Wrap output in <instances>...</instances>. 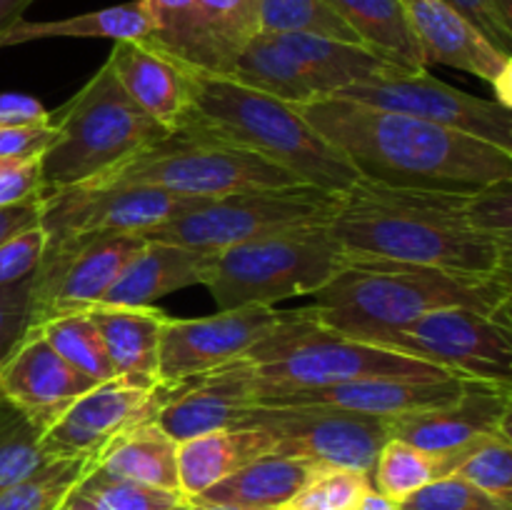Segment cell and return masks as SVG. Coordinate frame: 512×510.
I'll return each instance as SVG.
<instances>
[{"label":"cell","instance_id":"7","mask_svg":"<svg viewBox=\"0 0 512 510\" xmlns=\"http://www.w3.org/2000/svg\"><path fill=\"white\" fill-rule=\"evenodd\" d=\"M350 265L353 260L335 243L328 225H305L218 250L203 285L218 310L275 308L285 298L315 295Z\"/></svg>","mask_w":512,"mask_h":510},{"label":"cell","instance_id":"26","mask_svg":"<svg viewBox=\"0 0 512 510\" xmlns=\"http://www.w3.org/2000/svg\"><path fill=\"white\" fill-rule=\"evenodd\" d=\"M265 453H273V438L265 430L248 428V425L183 440L178 443L180 493L188 500L198 498L215 483Z\"/></svg>","mask_w":512,"mask_h":510},{"label":"cell","instance_id":"2","mask_svg":"<svg viewBox=\"0 0 512 510\" xmlns=\"http://www.w3.org/2000/svg\"><path fill=\"white\" fill-rule=\"evenodd\" d=\"M295 108L370 183L438 193L512 183V153L458 130L335 95H315Z\"/></svg>","mask_w":512,"mask_h":510},{"label":"cell","instance_id":"21","mask_svg":"<svg viewBox=\"0 0 512 510\" xmlns=\"http://www.w3.org/2000/svg\"><path fill=\"white\" fill-rule=\"evenodd\" d=\"M93 385V380L70 368L35 330L25 335L0 368V393L43 433Z\"/></svg>","mask_w":512,"mask_h":510},{"label":"cell","instance_id":"54","mask_svg":"<svg viewBox=\"0 0 512 510\" xmlns=\"http://www.w3.org/2000/svg\"><path fill=\"white\" fill-rule=\"evenodd\" d=\"M58 510H75V508H70V505H60Z\"/></svg>","mask_w":512,"mask_h":510},{"label":"cell","instance_id":"43","mask_svg":"<svg viewBox=\"0 0 512 510\" xmlns=\"http://www.w3.org/2000/svg\"><path fill=\"white\" fill-rule=\"evenodd\" d=\"M490 43L512 55V0H448Z\"/></svg>","mask_w":512,"mask_h":510},{"label":"cell","instance_id":"47","mask_svg":"<svg viewBox=\"0 0 512 510\" xmlns=\"http://www.w3.org/2000/svg\"><path fill=\"white\" fill-rule=\"evenodd\" d=\"M50 120V113L25 93L0 95V128H23V125H43Z\"/></svg>","mask_w":512,"mask_h":510},{"label":"cell","instance_id":"3","mask_svg":"<svg viewBox=\"0 0 512 510\" xmlns=\"http://www.w3.org/2000/svg\"><path fill=\"white\" fill-rule=\"evenodd\" d=\"M440 308L512 315V278L448 273L393 260H353L315 293L308 310L320 325L370 343Z\"/></svg>","mask_w":512,"mask_h":510},{"label":"cell","instance_id":"32","mask_svg":"<svg viewBox=\"0 0 512 510\" xmlns=\"http://www.w3.org/2000/svg\"><path fill=\"white\" fill-rule=\"evenodd\" d=\"M230 78L293 105L318 95L313 80L300 68L298 60L275 35L268 33H258L245 45L230 70Z\"/></svg>","mask_w":512,"mask_h":510},{"label":"cell","instance_id":"34","mask_svg":"<svg viewBox=\"0 0 512 510\" xmlns=\"http://www.w3.org/2000/svg\"><path fill=\"white\" fill-rule=\"evenodd\" d=\"M35 333L65 360L73 370L90 378L93 383L113 378V365H110L105 345L100 340L98 328L90 320L85 310L68 315H55L45 323L35 325Z\"/></svg>","mask_w":512,"mask_h":510},{"label":"cell","instance_id":"46","mask_svg":"<svg viewBox=\"0 0 512 510\" xmlns=\"http://www.w3.org/2000/svg\"><path fill=\"white\" fill-rule=\"evenodd\" d=\"M43 178L38 160H0V205H18L40 198Z\"/></svg>","mask_w":512,"mask_h":510},{"label":"cell","instance_id":"45","mask_svg":"<svg viewBox=\"0 0 512 510\" xmlns=\"http://www.w3.org/2000/svg\"><path fill=\"white\" fill-rule=\"evenodd\" d=\"M58 138L53 123L23 125V128H0V160H38Z\"/></svg>","mask_w":512,"mask_h":510},{"label":"cell","instance_id":"30","mask_svg":"<svg viewBox=\"0 0 512 510\" xmlns=\"http://www.w3.org/2000/svg\"><path fill=\"white\" fill-rule=\"evenodd\" d=\"M153 33V20L143 0H130V3L110 5L103 10H90V13L70 15L60 20H20L18 25L8 30L0 40V50L13 48V45L35 43V40L53 38H105V40H148Z\"/></svg>","mask_w":512,"mask_h":510},{"label":"cell","instance_id":"52","mask_svg":"<svg viewBox=\"0 0 512 510\" xmlns=\"http://www.w3.org/2000/svg\"><path fill=\"white\" fill-rule=\"evenodd\" d=\"M168 510H190V500H185V503L175 505V508H168Z\"/></svg>","mask_w":512,"mask_h":510},{"label":"cell","instance_id":"4","mask_svg":"<svg viewBox=\"0 0 512 510\" xmlns=\"http://www.w3.org/2000/svg\"><path fill=\"white\" fill-rule=\"evenodd\" d=\"M190 90V115L183 125L250 150L288 170L300 183L328 193H348L360 180L345 155L330 145L293 103L248 88L230 75L198 70L190 75Z\"/></svg>","mask_w":512,"mask_h":510},{"label":"cell","instance_id":"18","mask_svg":"<svg viewBox=\"0 0 512 510\" xmlns=\"http://www.w3.org/2000/svg\"><path fill=\"white\" fill-rule=\"evenodd\" d=\"M288 310L268 305L218 310L205 318H165L160 330L158 378L165 383L203 375L248 355L255 343L265 338Z\"/></svg>","mask_w":512,"mask_h":510},{"label":"cell","instance_id":"10","mask_svg":"<svg viewBox=\"0 0 512 510\" xmlns=\"http://www.w3.org/2000/svg\"><path fill=\"white\" fill-rule=\"evenodd\" d=\"M448 370L455 378L512 385V318L440 308L370 340Z\"/></svg>","mask_w":512,"mask_h":510},{"label":"cell","instance_id":"40","mask_svg":"<svg viewBox=\"0 0 512 510\" xmlns=\"http://www.w3.org/2000/svg\"><path fill=\"white\" fill-rule=\"evenodd\" d=\"M373 488L368 473L350 468H315L293 505L303 510H358L360 500Z\"/></svg>","mask_w":512,"mask_h":510},{"label":"cell","instance_id":"23","mask_svg":"<svg viewBox=\"0 0 512 510\" xmlns=\"http://www.w3.org/2000/svg\"><path fill=\"white\" fill-rule=\"evenodd\" d=\"M120 88L140 110L165 130H178L190 115V75L193 70L180 60L143 40H118L108 60Z\"/></svg>","mask_w":512,"mask_h":510},{"label":"cell","instance_id":"42","mask_svg":"<svg viewBox=\"0 0 512 510\" xmlns=\"http://www.w3.org/2000/svg\"><path fill=\"white\" fill-rule=\"evenodd\" d=\"M33 275L0 285V368L33 328Z\"/></svg>","mask_w":512,"mask_h":510},{"label":"cell","instance_id":"12","mask_svg":"<svg viewBox=\"0 0 512 510\" xmlns=\"http://www.w3.org/2000/svg\"><path fill=\"white\" fill-rule=\"evenodd\" d=\"M153 33L143 43L190 70L230 75L245 45L260 33L258 0H143Z\"/></svg>","mask_w":512,"mask_h":510},{"label":"cell","instance_id":"27","mask_svg":"<svg viewBox=\"0 0 512 510\" xmlns=\"http://www.w3.org/2000/svg\"><path fill=\"white\" fill-rule=\"evenodd\" d=\"M315 468L318 465L308 460L265 453L193 500L233 505L243 510H280L298 498L305 483L313 478Z\"/></svg>","mask_w":512,"mask_h":510},{"label":"cell","instance_id":"33","mask_svg":"<svg viewBox=\"0 0 512 510\" xmlns=\"http://www.w3.org/2000/svg\"><path fill=\"white\" fill-rule=\"evenodd\" d=\"M185 500L188 498L180 490L153 488L90 468L68 495L65 505L75 510H168Z\"/></svg>","mask_w":512,"mask_h":510},{"label":"cell","instance_id":"19","mask_svg":"<svg viewBox=\"0 0 512 510\" xmlns=\"http://www.w3.org/2000/svg\"><path fill=\"white\" fill-rule=\"evenodd\" d=\"M425 65L465 70L493 85L498 103L512 108V55L495 48L448 0H400Z\"/></svg>","mask_w":512,"mask_h":510},{"label":"cell","instance_id":"53","mask_svg":"<svg viewBox=\"0 0 512 510\" xmlns=\"http://www.w3.org/2000/svg\"><path fill=\"white\" fill-rule=\"evenodd\" d=\"M280 510H303V508H298V505L288 503V505H283V508H280Z\"/></svg>","mask_w":512,"mask_h":510},{"label":"cell","instance_id":"25","mask_svg":"<svg viewBox=\"0 0 512 510\" xmlns=\"http://www.w3.org/2000/svg\"><path fill=\"white\" fill-rule=\"evenodd\" d=\"M275 38L308 73L318 95H333L350 85L370 83L410 70L363 43L318 38V35H275Z\"/></svg>","mask_w":512,"mask_h":510},{"label":"cell","instance_id":"5","mask_svg":"<svg viewBox=\"0 0 512 510\" xmlns=\"http://www.w3.org/2000/svg\"><path fill=\"white\" fill-rule=\"evenodd\" d=\"M255 365L258 403L295 390L368 378H445L448 370L398 350L345 338L320 325L305 308L283 320L245 355Z\"/></svg>","mask_w":512,"mask_h":510},{"label":"cell","instance_id":"48","mask_svg":"<svg viewBox=\"0 0 512 510\" xmlns=\"http://www.w3.org/2000/svg\"><path fill=\"white\" fill-rule=\"evenodd\" d=\"M40 225V198L18 205H0V245Z\"/></svg>","mask_w":512,"mask_h":510},{"label":"cell","instance_id":"37","mask_svg":"<svg viewBox=\"0 0 512 510\" xmlns=\"http://www.w3.org/2000/svg\"><path fill=\"white\" fill-rule=\"evenodd\" d=\"M93 468L90 458H58L0 493V510H58Z\"/></svg>","mask_w":512,"mask_h":510},{"label":"cell","instance_id":"31","mask_svg":"<svg viewBox=\"0 0 512 510\" xmlns=\"http://www.w3.org/2000/svg\"><path fill=\"white\" fill-rule=\"evenodd\" d=\"M360 43L410 70H428L400 0H325Z\"/></svg>","mask_w":512,"mask_h":510},{"label":"cell","instance_id":"28","mask_svg":"<svg viewBox=\"0 0 512 510\" xmlns=\"http://www.w3.org/2000/svg\"><path fill=\"white\" fill-rule=\"evenodd\" d=\"M85 313L98 328L113 375L158 378L160 330L168 313L155 305H93Z\"/></svg>","mask_w":512,"mask_h":510},{"label":"cell","instance_id":"13","mask_svg":"<svg viewBox=\"0 0 512 510\" xmlns=\"http://www.w3.org/2000/svg\"><path fill=\"white\" fill-rule=\"evenodd\" d=\"M208 198H185L153 185H73L40 193L45 240L68 235H145Z\"/></svg>","mask_w":512,"mask_h":510},{"label":"cell","instance_id":"11","mask_svg":"<svg viewBox=\"0 0 512 510\" xmlns=\"http://www.w3.org/2000/svg\"><path fill=\"white\" fill-rule=\"evenodd\" d=\"M243 425L265 430L273 438V453L368 475L390 438L388 418L328 405H255L238 428Z\"/></svg>","mask_w":512,"mask_h":510},{"label":"cell","instance_id":"29","mask_svg":"<svg viewBox=\"0 0 512 510\" xmlns=\"http://www.w3.org/2000/svg\"><path fill=\"white\" fill-rule=\"evenodd\" d=\"M93 468L113 478L153 485L163 490H180L178 443L158 423H143L115 438L93 460Z\"/></svg>","mask_w":512,"mask_h":510},{"label":"cell","instance_id":"6","mask_svg":"<svg viewBox=\"0 0 512 510\" xmlns=\"http://www.w3.org/2000/svg\"><path fill=\"white\" fill-rule=\"evenodd\" d=\"M58 138L40 158L43 190L98 183L170 133L120 88L108 63L55 113Z\"/></svg>","mask_w":512,"mask_h":510},{"label":"cell","instance_id":"36","mask_svg":"<svg viewBox=\"0 0 512 510\" xmlns=\"http://www.w3.org/2000/svg\"><path fill=\"white\" fill-rule=\"evenodd\" d=\"M373 488L395 503H405L410 495L423 490L433 480L443 478V468L435 455L415 448L400 438H388L380 448L375 468L370 473Z\"/></svg>","mask_w":512,"mask_h":510},{"label":"cell","instance_id":"9","mask_svg":"<svg viewBox=\"0 0 512 510\" xmlns=\"http://www.w3.org/2000/svg\"><path fill=\"white\" fill-rule=\"evenodd\" d=\"M338 205L340 193H328L305 183L240 190V193L203 200L195 208L145 233L143 238L163 240L203 253H218L230 245L270 233L305 228V225H328Z\"/></svg>","mask_w":512,"mask_h":510},{"label":"cell","instance_id":"41","mask_svg":"<svg viewBox=\"0 0 512 510\" xmlns=\"http://www.w3.org/2000/svg\"><path fill=\"white\" fill-rule=\"evenodd\" d=\"M400 510H508L503 505L495 503L478 488H473L465 480L455 478V475H445V478L433 480L410 495L405 503H400Z\"/></svg>","mask_w":512,"mask_h":510},{"label":"cell","instance_id":"16","mask_svg":"<svg viewBox=\"0 0 512 510\" xmlns=\"http://www.w3.org/2000/svg\"><path fill=\"white\" fill-rule=\"evenodd\" d=\"M368 108L413 115L425 123L458 130L512 153V113L498 100H483L428 75V70H408L390 78L350 85L333 93Z\"/></svg>","mask_w":512,"mask_h":510},{"label":"cell","instance_id":"15","mask_svg":"<svg viewBox=\"0 0 512 510\" xmlns=\"http://www.w3.org/2000/svg\"><path fill=\"white\" fill-rule=\"evenodd\" d=\"M143 243V235L45 240L43 260L33 275V328L55 315L80 313L103 303L113 280Z\"/></svg>","mask_w":512,"mask_h":510},{"label":"cell","instance_id":"22","mask_svg":"<svg viewBox=\"0 0 512 510\" xmlns=\"http://www.w3.org/2000/svg\"><path fill=\"white\" fill-rule=\"evenodd\" d=\"M468 378H368L353 383L325 385L313 390L275 395L258 405H328V408L353 410V413L395 418L415 410L435 408L458 398Z\"/></svg>","mask_w":512,"mask_h":510},{"label":"cell","instance_id":"20","mask_svg":"<svg viewBox=\"0 0 512 510\" xmlns=\"http://www.w3.org/2000/svg\"><path fill=\"white\" fill-rule=\"evenodd\" d=\"M255 405H258L255 365L243 355L233 363L175 385L173 398L165 403L155 423L175 443H183L195 435L238 428L240 420Z\"/></svg>","mask_w":512,"mask_h":510},{"label":"cell","instance_id":"24","mask_svg":"<svg viewBox=\"0 0 512 510\" xmlns=\"http://www.w3.org/2000/svg\"><path fill=\"white\" fill-rule=\"evenodd\" d=\"M213 253L145 238L143 248L123 265L98 305L145 308L175 290L203 285Z\"/></svg>","mask_w":512,"mask_h":510},{"label":"cell","instance_id":"17","mask_svg":"<svg viewBox=\"0 0 512 510\" xmlns=\"http://www.w3.org/2000/svg\"><path fill=\"white\" fill-rule=\"evenodd\" d=\"M400 438L440 460L445 475L473 445L490 435H512V385L465 380L463 393L445 405L388 418Z\"/></svg>","mask_w":512,"mask_h":510},{"label":"cell","instance_id":"8","mask_svg":"<svg viewBox=\"0 0 512 510\" xmlns=\"http://www.w3.org/2000/svg\"><path fill=\"white\" fill-rule=\"evenodd\" d=\"M295 183L300 180L260 155L183 125L88 185H153L185 198H220Z\"/></svg>","mask_w":512,"mask_h":510},{"label":"cell","instance_id":"39","mask_svg":"<svg viewBox=\"0 0 512 510\" xmlns=\"http://www.w3.org/2000/svg\"><path fill=\"white\" fill-rule=\"evenodd\" d=\"M450 475L512 510V435H490L480 440L455 463Z\"/></svg>","mask_w":512,"mask_h":510},{"label":"cell","instance_id":"44","mask_svg":"<svg viewBox=\"0 0 512 510\" xmlns=\"http://www.w3.org/2000/svg\"><path fill=\"white\" fill-rule=\"evenodd\" d=\"M45 253L43 228H30L0 245V285H13L38 270Z\"/></svg>","mask_w":512,"mask_h":510},{"label":"cell","instance_id":"35","mask_svg":"<svg viewBox=\"0 0 512 510\" xmlns=\"http://www.w3.org/2000/svg\"><path fill=\"white\" fill-rule=\"evenodd\" d=\"M258 28L268 35H318L360 43L325 0H258Z\"/></svg>","mask_w":512,"mask_h":510},{"label":"cell","instance_id":"38","mask_svg":"<svg viewBox=\"0 0 512 510\" xmlns=\"http://www.w3.org/2000/svg\"><path fill=\"white\" fill-rule=\"evenodd\" d=\"M40 438L43 430L0 393V493L50 463Z\"/></svg>","mask_w":512,"mask_h":510},{"label":"cell","instance_id":"50","mask_svg":"<svg viewBox=\"0 0 512 510\" xmlns=\"http://www.w3.org/2000/svg\"><path fill=\"white\" fill-rule=\"evenodd\" d=\"M358 510H400V503H395V500L385 498L383 493H378L375 488H370L368 493L363 495V500H360Z\"/></svg>","mask_w":512,"mask_h":510},{"label":"cell","instance_id":"51","mask_svg":"<svg viewBox=\"0 0 512 510\" xmlns=\"http://www.w3.org/2000/svg\"><path fill=\"white\" fill-rule=\"evenodd\" d=\"M190 510H243V508H233V505H218V503H203V500H190Z\"/></svg>","mask_w":512,"mask_h":510},{"label":"cell","instance_id":"14","mask_svg":"<svg viewBox=\"0 0 512 510\" xmlns=\"http://www.w3.org/2000/svg\"><path fill=\"white\" fill-rule=\"evenodd\" d=\"M178 383L140 375H113L80 395L43 433L40 445L50 460H95L115 438L143 423H153Z\"/></svg>","mask_w":512,"mask_h":510},{"label":"cell","instance_id":"49","mask_svg":"<svg viewBox=\"0 0 512 510\" xmlns=\"http://www.w3.org/2000/svg\"><path fill=\"white\" fill-rule=\"evenodd\" d=\"M33 3L35 0H0V40L8 35V30L13 25H18L23 20L25 10Z\"/></svg>","mask_w":512,"mask_h":510},{"label":"cell","instance_id":"1","mask_svg":"<svg viewBox=\"0 0 512 510\" xmlns=\"http://www.w3.org/2000/svg\"><path fill=\"white\" fill-rule=\"evenodd\" d=\"M328 228L350 260L512 278V183L438 193L360 178L340 195Z\"/></svg>","mask_w":512,"mask_h":510}]
</instances>
